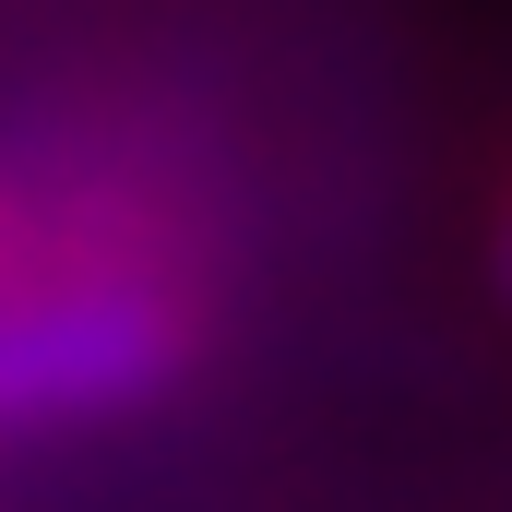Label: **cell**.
<instances>
[{"label":"cell","mask_w":512,"mask_h":512,"mask_svg":"<svg viewBox=\"0 0 512 512\" xmlns=\"http://www.w3.org/2000/svg\"><path fill=\"white\" fill-rule=\"evenodd\" d=\"M215 251L143 167H72V239L0 298V441L143 417L215 358Z\"/></svg>","instance_id":"cell-1"},{"label":"cell","mask_w":512,"mask_h":512,"mask_svg":"<svg viewBox=\"0 0 512 512\" xmlns=\"http://www.w3.org/2000/svg\"><path fill=\"white\" fill-rule=\"evenodd\" d=\"M72 239V167H0V298L48 274Z\"/></svg>","instance_id":"cell-2"},{"label":"cell","mask_w":512,"mask_h":512,"mask_svg":"<svg viewBox=\"0 0 512 512\" xmlns=\"http://www.w3.org/2000/svg\"><path fill=\"white\" fill-rule=\"evenodd\" d=\"M489 274H501V298H512V191H501V215H489Z\"/></svg>","instance_id":"cell-3"}]
</instances>
